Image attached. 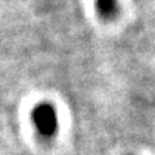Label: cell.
Masks as SVG:
<instances>
[{
	"label": "cell",
	"mask_w": 155,
	"mask_h": 155,
	"mask_svg": "<svg viewBox=\"0 0 155 155\" xmlns=\"http://www.w3.org/2000/svg\"><path fill=\"white\" fill-rule=\"evenodd\" d=\"M96 12L104 20H114L118 16V2L116 0H95Z\"/></svg>",
	"instance_id": "cell-2"
},
{
	"label": "cell",
	"mask_w": 155,
	"mask_h": 155,
	"mask_svg": "<svg viewBox=\"0 0 155 155\" xmlns=\"http://www.w3.org/2000/svg\"><path fill=\"white\" fill-rule=\"evenodd\" d=\"M32 119L38 132L42 137L50 138L58 129V115L50 104H39L32 112Z\"/></svg>",
	"instance_id": "cell-1"
}]
</instances>
